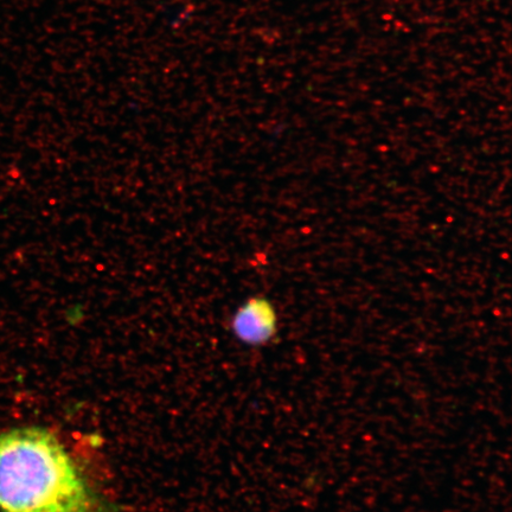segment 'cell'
<instances>
[{
    "label": "cell",
    "mask_w": 512,
    "mask_h": 512,
    "mask_svg": "<svg viewBox=\"0 0 512 512\" xmlns=\"http://www.w3.org/2000/svg\"><path fill=\"white\" fill-rule=\"evenodd\" d=\"M278 312L271 300L258 296L249 298L232 320L234 335L251 347H262L278 334Z\"/></svg>",
    "instance_id": "cell-2"
},
{
    "label": "cell",
    "mask_w": 512,
    "mask_h": 512,
    "mask_svg": "<svg viewBox=\"0 0 512 512\" xmlns=\"http://www.w3.org/2000/svg\"><path fill=\"white\" fill-rule=\"evenodd\" d=\"M74 459L44 428L0 434V512H94Z\"/></svg>",
    "instance_id": "cell-1"
}]
</instances>
